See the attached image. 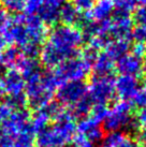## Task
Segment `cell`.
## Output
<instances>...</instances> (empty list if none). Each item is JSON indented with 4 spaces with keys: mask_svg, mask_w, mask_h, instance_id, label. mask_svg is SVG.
I'll return each instance as SVG.
<instances>
[{
    "mask_svg": "<svg viewBox=\"0 0 146 147\" xmlns=\"http://www.w3.org/2000/svg\"><path fill=\"white\" fill-rule=\"evenodd\" d=\"M143 73L146 75V57H145V59L143 60Z\"/></svg>",
    "mask_w": 146,
    "mask_h": 147,
    "instance_id": "cell-42",
    "label": "cell"
},
{
    "mask_svg": "<svg viewBox=\"0 0 146 147\" xmlns=\"http://www.w3.org/2000/svg\"><path fill=\"white\" fill-rule=\"evenodd\" d=\"M4 100L7 101V103L12 107L13 110H15V111L22 110V109H26V106H27V100H26L25 94L5 97Z\"/></svg>",
    "mask_w": 146,
    "mask_h": 147,
    "instance_id": "cell-27",
    "label": "cell"
},
{
    "mask_svg": "<svg viewBox=\"0 0 146 147\" xmlns=\"http://www.w3.org/2000/svg\"><path fill=\"white\" fill-rule=\"evenodd\" d=\"M0 5L7 12L18 14L24 11L25 0H0Z\"/></svg>",
    "mask_w": 146,
    "mask_h": 147,
    "instance_id": "cell-25",
    "label": "cell"
},
{
    "mask_svg": "<svg viewBox=\"0 0 146 147\" xmlns=\"http://www.w3.org/2000/svg\"><path fill=\"white\" fill-rule=\"evenodd\" d=\"M43 0H25L24 12L26 15H36Z\"/></svg>",
    "mask_w": 146,
    "mask_h": 147,
    "instance_id": "cell-33",
    "label": "cell"
},
{
    "mask_svg": "<svg viewBox=\"0 0 146 147\" xmlns=\"http://www.w3.org/2000/svg\"><path fill=\"white\" fill-rule=\"evenodd\" d=\"M7 42H5V40H4V38L0 34V54L2 53V51H3L5 47H7Z\"/></svg>",
    "mask_w": 146,
    "mask_h": 147,
    "instance_id": "cell-41",
    "label": "cell"
},
{
    "mask_svg": "<svg viewBox=\"0 0 146 147\" xmlns=\"http://www.w3.org/2000/svg\"><path fill=\"white\" fill-rule=\"evenodd\" d=\"M30 116L31 114L26 109L14 111L5 121L0 123V131L14 138L30 126Z\"/></svg>",
    "mask_w": 146,
    "mask_h": 147,
    "instance_id": "cell-10",
    "label": "cell"
},
{
    "mask_svg": "<svg viewBox=\"0 0 146 147\" xmlns=\"http://www.w3.org/2000/svg\"><path fill=\"white\" fill-rule=\"evenodd\" d=\"M127 1H128V4H129V8L131 11L137 9L138 7L146 4V0H127Z\"/></svg>",
    "mask_w": 146,
    "mask_h": 147,
    "instance_id": "cell-39",
    "label": "cell"
},
{
    "mask_svg": "<svg viewBox=\"0 0 146 147\" xmlns=\"http://www.w3.org/2000/svg\"><path fill=\"white\" fill-rule=\"evenodd\" d=\"M36 146V133L33 132L31 127L22 131L20 133L14 136L13 147H34Z\"/></svg>",
    "mask_w": 146,
    "mask_h": 147,
    "instance_id": "cell-24",
    "label": "cell"
},
{
    "mask_svg": "<svg viewBox=\"0 0 146 147\" xmlns=\"http://www.w3.org/2000/svg\"><path fill=\"white\" fill-rule=\"evenodd\" d=\"M65 147H77V146L74 143H73V142H71V143H69L68 145H66Z\"/></svg>",
    "mask_w": 146,
    "mask_h": 147,
    "instance_id": "cell-43",
    "label": "cell"
},
{
    "mask_svg": "<svg viewBox=\"0 0 146 147\" xmlns=\"http://www.w3.org/2000/svg\"><path fill=\"white\" fill-rule=\"evenodd\" d=\"M15 110H13L12 107L7 103L5 100L0 101V123L5 121L12 115V113Z\"/></svg>",
    "mask_w": 146,
    "mask_h": 147,
    "instance_id": "cell-34",
    "label": "cell"
},
{
    "mask_svg": "<svg viewBox=\"0 0 146 147\" xmlns=\"http://www.w3.org/2000/svg\"><path fill=\"white\" fill-rule=\"evenodd\" d=\"M90 68H93L91 70L95 76H112V73L115 70V61L105 52H103L99 53L97 59Z\"/></svg>",
    "mask_w": 146,
    "mask_h": 147,
    "instance_id": "cell-18",
    "label": "cell"
},
{
    "mask_svg": "<svg viewBox=\"0 0 146 147\" xmlns=\"http://www.w3.org/2000/svg\"><path fill=\"white\" fill-rule=\"evenodd\" d=\"M11 21V15L10 13L7 12L3 8L0 7V32H3L5 28L9 26Z\"/></svg>",
    "mask_w": 146,
    "mask_h": 147,
    "instance_id": "cell-35",
    "label": "cell"
},
{
    "mask_svg": "<svg viewBox=\"0 0 146 147\" xmlns=\"http://www.w3.org/2000/svg\"><path fill=\"white\" fill-rule=\"evenodd\" d=\"M100 147H140L138 141L124 132H110L102 140Z\"/></svg>",
    "mask_w": 146,
    "mask_h": 147,
    "instance_id": "cell-17",
    "label": "cell"
},
{
    "mask_svg": "<svg viewBox=\"0 0 146 147\" xmlns=\"http://www.w3.org/2000/svg\"><path fill=\"white\" fill-rule=\"evenodd\" d=\"M25 20L26 14L18 13L14 16H11V21L9 26L5 28L2 37L7 43L11 44L12 46H16L18 49H22L23 46L29 42L27 29L25 26Z\"/></svg>",
    "mask_w": 146,
    "mask_h": 147,
    "instance_id": "cell-8",
    "label": "cell"
},
{
    "mask_svg": "<svg viewBox=\"0 0 146 147\" xmlns=\"http://www.w3.org/2000/svg\"><path fill=\"white\" fill-rule=\"evenodd\" d=\"M113 0H96L93 9L89 11L91 18L96 22H103L110 20L114 12Z\"/></svg>",
    "mask_w": 146,
    "mask_h": 147,
    "instance_id": "cell-19",
    "label": "cell"
},
{
    "mask_svg": "<svg viewBox=\"0 0 146 147\" xmlns=\"http://www.w3.org/2000/svg\"><path fill=\"white\" fill-rule=\"evenodd\" d=\"M98 55H99V51L97 49L93 47V46L88 45V46H86L85 49H83V52L81 53V59L91 67V65L97 59Z\"/></svg>",
    "mask_w": 146,
    "mask_h": 147,
    "instance_id": "cell-30",
    "label": "cell"
},
{
    "mask_svg": "<svg viewBox=\"0 0 146 147\" xmlns=\"http://www.w3.org/2000/svg\"><path fill=\"white\" fill-rule=\"evenodd\" d=\"M90 71V65L81 58H71L54 68L53 75L58 86L70 81H84Z\"/></svg>",
    "mask_w": 146,
    "mask_h": 147,
    "instance_id": "cell-5",
    "label": "cell"
},
{
    "mask_svg": "<svg viewBox=\"0 0 146 147\" xmlns=\"http://www.w3.org/2000/svg\"><path fill=\"white\" fill-rule=\"evenodd\" d=\"M130 39L134 43L146 45V26L137 25L134 28H132L130 33Z\"/></svg>",
    "mask_w": 146,
    "mask_h": 147,
    "instance_id": "cell-28",
    "label": "cell"
},
{
    "mask_svg": "<svg viewBox=\"0 0 146 147\" xmlns=\"http://www.w3.org/2000/svg\"><path fill=\"white\" fill-rule=\"evenodd\" d=\"M112 20H110V36L115 39H130V33L133 28V21L130 13L114 9Z\"/></svg>",
    "mask_w": 146,
    "mask_h": 147,
    "instance_id": "cell-9",
    "label": "cell"
},
{
    "mask_svg": "<svg viewBox=\"0 0 146 147\" xmlns=\"http://www.w3.org/2000/svg\"><path fill=\"white\" fill-rule=\"evenodd\" d=\"M26 81L18 70L8 69L1 75V89L5 97L25 94Z\"/></svg>",
    "mask_w": 146,
    "mask_h": 147,
    "instance_id": "cell-11",
    "label": "cell"
},
{
    "mask_svg": "<svg viewBox=\"0 0 146 147\" xmlns=\"http://www.w3.org/2000/svg\"><path fill=\"white\" fill-rule=\"evenodd\" d=\"M84 39L81 30L73 26L56 25L47 33V40L41 46L40 63L47 69H54L61 62L77 57L78 47Z\"/></svg>",
    "mask_w": 146,
    "mask_h": 147,
    "instance_id": "cell-1",
    "label": "cell"
},
{
    "mask_svg": "<svg viewBox=\"0 0 146 147\" xmlns=\"http://www.w3.org/2000/svg\"><path fill=\"white\" fill-rule=\"evenodd\" d=\"M93 104V101L90 100L88 94H86L85 97H83L81 100H78L74 105L71 106L70 112L74 118H85V117H87V115H89Z\"/></svg>",
    "mask_w": 146,
    "mask_h": 147,
    "instance_id": "cell-23",
    "label": "cell"
},
{
    "mask_svg": "<svg viewBox=\"0 0 146 147\" xmlns=\"http://www.w3.org/2000/svg\"><path fill=\"white\" fill-rule=\"evenodd\" d=\"M25 96L27 105L32 110H39L53 101L56 89L58 87L56 80L52 71H43L33 74L32 76L26 78Z\"/></svg>",
    "mask_w": 146,
    "mask_h": 147,
    "instance_id": "cell-3",
    "label": "cell"
},
{
    "mask_svg": "<svg viewBox=\"0 0 146 147\" xmlns=\"http://www.w3.org/2000/svg\"><path fill=\"white\" fill-rule=\"evenodd\" d=\"M2 96V89H1V74H0V97Z\"/></svg>",
    "mask_w": 146,
    "mask_h": 147,
    "instance_id": "cell-44",
    "label": "cell"
},
{
    "mask_svg": "<svg viewBox=\"0 0 146 147\" xmlns=\"http://www.w3.org/2000/svg\"><path fill=\"white\" fill-rule=\"evenodd\" d=\"M81 14L82 13L78 12L72 3L65 2L59 11V21H61L64 25L73 26V27L77 28V25H78L80 18H81Z\"/></svg>",
    "mask_w": 146,
    "mask_h": 147,
    "instance_id": "cell-22",
    "label": "cell"
},
{
    "mask_svg": "<svg viewBox=\"0 0 146 147\" xmlns=\"http://www.w3.org/2000/svg\"><path fill=\"white\" fill-rule=\"evenodd\" d=\"M75 132H77V135L89 141L91 144L99 143L104 138V130L102 129L101 123L91 117L80 119L78 123L75 126Z\"/></svg>",
    "mask_w": 146,
    "mask_h": 147,
    "instance_id": "cell-12",
    "label": "cell"
},
{
    "mask_svg": "<svg viewBox=\"0 0 146 147\" xmlns=\"http://www.w3.org/2000/svg\"><path fill=\"white\" fill-rule=\"evenodd\" d=\"M96 0H72L71 3L80 13H87L93 9Z\"/></svg>",
    "mask_w": 146,
    "mask_h": 147,
    "instance_id": "cell-31",
    "label": "cell"
},
{
    "mask_svg": "<svg viewBox=\"0 0 146 147\" xmlns=\"http://www.w3.org/2000/svg\"><path fill=\"white\" fill-rule=\"evenodd\" d=\"M25 26L27 29L29 42L43 45L49 31L46 25L38 17V15H26Z\"/></svg>",
    "mask_w": 146,
    "mask_h": 147,
    "instance_id": "cell-15",
    "label": "cell"
},
{
    "mask_svg": "<svg viewBox=\"0 0 146 147\" xmlns=\"http://www.w3.org/2000/svg\"><path fill=\"white\" fill-rule=\"evenodd\" d=\"M132 104L130 101L120 100L109 109L103 123V130L107 132H135L139 127L135 118L132 117Z\"/></svg>",
    "mask_w": 146,
    "mask_h": 147,
    "instance_id": "cell-4",
    "label": "cell"
},
{
    "mask_svg": "<svg viewBox=\"0 0 146 147\" xmlns=\"http://www.w3.org/2000/svg\"><path fill=\"white\" fill-rule=\"evenodd\" d=\"M87 94L93 103L107 104L115 97L114 80L112 76H93L88 86Z\"/></svg>",
    "mask_w": 146,
    "mask_h": 147,
    "instance_id": "cell-6",
    "label": "cell"
},
{
    "mask_svg": "<svg viewBox=\"0 0 146 147\" xmlns=\"http://www.w3.org/2000/svg\"><path fill=\"white\" fill-rule=\"evenodd\" d=\"M115 69L120 73V75L139 78L143 73V58L132 53H128L116 60Z\"/></svg>",
    "mask_w": 146,
    "mask_h": 147,
    "instance_id": "cell-14",
    "label": "cell"
},
{
    "mask_svg": "<svg viewBox=\"0 0 146 147\" xmlns=\"http://www.w3.org/2000/svg\"><path fill=\"white\" fill-rule=\"evenodd\" d=\"M138 139L140 142L146 144V128H140L138 129Z\"/></svg>",
    "mask_w": 146,
    "mask_h": 147,
    "instance_id": "cell-40",
    "label": "cell"
},
{
    "mask_svg": "<svg viewBox=\"0 0 146 147\" xmlns=\"http://www.w3.org/2000/svg\"><path fill=\"white\" fill-rule=\"evenodd\" d=\"M137 123H138L139 129L140 128H146V107L140 109L135 117Z\"/></svg>",
    "mask_w": 146,
    "mask_h": 147,
    "instance_id": "cell-37",
    "label": "cell"
},
{
    "mask_svg": "<svg viewBox=\"0 0 146 147\" xmlns=\"http://www.w3.org/2000/svg\"><path fill=\"white\" fill-rule=\"evenodd\" d=\"M132 21L139 26H146V4L134 9Z\"/></svg>",
    "mask_w": 146,
    "mask_h": 147,
    "instance_id": "cell-32",
    "label": "cell"
},
{
    "mask_svg": "<svg viewBox=\"0 0 146 147\" xmlns=\"http://www.w3.org/2000/svg\"><path fill=\"white\" fill-rule=\"evenodd\" d=\"M144 147H146V144H145V145H144Z\"/></svg>",
    "mask_w": 146,
    "mask_h": 147,
    "instance_id": "cell-45",
    "label": "cell"
},
{
    "mask_svg": "<svg viewBox=\"0 0 146 147\" xmlns=\"http://www.w3.org/2000/svg\"><path fill=\"white\" fill-rule=\"evenodd\" d=\"M109 109L106 104H102V103H93L90 110V117L95 119L96 121L101 123L104 119H105L106 115H107Z\"/></svg>",
    "mask_w": 146,
    "mask_h": 147,
    "instance_id": "cell-26",
    "label": "cell"
},
{
    "mask_svg": "<svg viewBox=\"0 0 146 147\" xmlns=\"http://www.w3.org/2000/svg\"><path fill=\"white\" fill-rule=\"evenodd\" d=\"M65 2V0H43L36 15L46 26H54L59 21V11Z\"/></svg>",
    "mask_w": 146,
    "mask_h": 147,
    "instance_id": "cell-16",
    "label": "cell"
},
{
    "mask_svg": "<svg viewBox=\"0 0 146 147\" xmlns=\"http://www.w3.org/2000/svg\"><path fill=\"white\" fill-rule=\"evenodd\" d=\"M130 101L132 106H135L138 109L146 107V86H141Z\"/></svg>",
    "mask_w": 146,
    "mask_h": 147,
    "instance_id": "cell-29",
    "label": "cell"
},
{
    "mask_svg": "<svg viewBox=\"0 0 146 147\" xmlns=\"http://www.w3.org/2000/svg\"><path fill=\"white\" fill-rule=\"evenodd\" d=\"M88 86L84 81H70L57 87V102L62 106H71L87 94Z\"/></svg>",
    "mask_w": 146,
    "mask_h": 147,
    "instance_id": "cell-7",
    "label": "cell"
},
{
    "mask_svg": "<svg viewBox=\"0 0 146 147\" xmlns=\"http://www.w3.org/2000/svg\"><path fill=\"white\" fill-rule=\"evenodd\" d=\"M14 138L0 131V147H13Z\"/></svg>",
    "mask_w": 146,
    "mask_h": 147,
    "instance_id": "cell-36",
    "label": "cell"
},
{
    "mask_svg": "<svg viewBox=\"0 0 146 147\" xmlns=\"http://www.w3.org/2000/svg\"><path fill=\"white\" fill-rule=\"evenodd\" d=\"M131 53L139 56V57L143 58L146 55V45L134 43V45L132 46V49H131Z\"/></svg>",
    "mask_w": 146,
    "mask_h": 147,
    "instance_id": "cell-38",
    "label": "cell"
},
{
    "mask_svg": "<svg viewBox=\"0 0 146 147\" xmlns=\"http://www.w3.org/2000/svg\"><path fill=\"white\" fill-rule=\"evenodd\" d=\"M141 84L139 78L130 76V75H120L119 78L114 80V88L115 94L124 101H130L140 89Z\"/></svg>",
    "mask_w": 146,
    "mask_h": 147,
    "instance_id": "cell-13",
    "label": "cell"
},
{
    "mask_svg": "<svg viewBox=\"0 0 146 147\" xmlns=\"http://www.w3.org/2000/svg\"><path fill=\"white\" fill-rule=\"evenodd\" d=\"M130 49H131L130 39H115L111 40L107 43L105 46V53L114 61H116L124 55L129 53Z\"/></svg>",
    "mask_w": 146,
    "mask_h": 147,
    "instance_id": "cell-21",
    "label": "cell"
},
{
    "mask_svg": "<svg viewBox=\"0 0 146 147\" xmlns=\"http://www.w3.org/2000/svg\"><path fill=\"white\" fill-rule=\"evenodd\" d=\"M75 135L74 117L70 110H64L53 123L36 134V147H65Z\"/></svg>",
    "mask_w": 146,
    "mask_h": 147,
    "instance_id": "cell-2",
    "label": "cell"
},
{
    "mask_svg": "<svg viewBox=\"0 0 146 147\" xmlns=\"http://www.w3.org/2000/svg\"><path fill=\"white\" fill-rule=\"evenodd\" d=\"M20 49L16 46H9L0 54V67L3 69H16L20 61L23 58Z\"/></svg>",
    "mask_w": 146,
    "mask_h": 147,
    "instance_id": "cell-20",
    "label": "cell"
}]
</instances>
